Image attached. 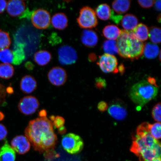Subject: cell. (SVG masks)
<instances>
[{
	"label": "cell",
	"instance_id": "5",
	"mask_svg": "<svg viewBox=\"0 0 161 161\" xmlns=\"http://www.w3.org/2000/svg\"><path fill=\"white\" fill-rule=\"evenodd\" d=\"M77 22L78 25L82 29H92L98 25L95 11L88 6L83 7L80 9Z\"/></svg>",
	"mask_w": 161,
	"mask_h": 161
},
{
	"label": "cell",
	"instance_id": "13",
	"mask_svg": "<svg viewBox=\"0 0 161 161\" xmlns=\"http://www.w3.org/2000/svg\"><path fill=\"white\" fill-rule=\"evenodd\" d=\"M25 2L19 0H12L8 2L7 4V12L9 14L13 17L19 16L25 11Z\"/></svg>",
	"mask_w": 161,
	"mask_h": 161
},
{
	"label": "cell",
	"instance_id": "16",
	"mask_svg": "<svg viewBox=\"0 0 161 161\" xmlns=\"http://www.w3.org/2000/svg\"><path fill=\"white\" fill-rule=\"evenodd\" d=\"M108 113L114 119L118 120L124 119L127 114L125 108L119 102L112 104L108 108Z\"/></svg>",
	"mask_w": 161,
	"mask_h": 161
},
{
	"label": "cell",
	"instance_id": "47",
	"mask_svg": "<svg viewBox=\"0 0 161 161\" xmlns=\"http://www.w3.org/2000/svg\"><path fill=\"white\" fill-rule=\"evenodd\" d=\"M5 118V115L3 112L0 111V121L3 120Z\"/></svg>",
	"mask_w": 161,
	"mask_h": 161
},
{
	"label": "cell",
	"instance_id": "10",
	"mask_svg": "<svg viewBox=\"0 0 161 161\" xmlns=\"http://www.w3.org/2000/svg\"><path fill=\"white\" fill-rule=\"evenodd\" d=\"M47 76L50 83L57 86L64 85L67 79V74L65 70L59 66L52 68Z\"/></svg>",
	"mask_w": 161,
	"mask_h": 161
},
{
	"label": "cell",
	"instance_id": "32",
	"mask_svg": "<svg viewBox=\"0 0 161 161\" xmlns=\"http://www.w3.org/2000/svg\"><path fill=\"white\" fill-rule=\"evenodd\" d=\"M161 107L160 103H158L155 106L152 110V115L153 118L155 120L161 122Z\"/></svg>",
	"mask_w": 161,
	"mask_h": 161
},
{
	"label": "cell",
	"instance_id": "39",
	"mask_svg": "<svg viewBox=\"0 0 161 161\" xmlns=\"http://www.w3.org/2000/svg\"><path fill=\"white\" fill-rule=\"evenodd\" d=\"M98 108L100 111L104 112L108 109V105L107 103L105 102H101L98 103Z\"/></svg>",
	"mask_w": 161,
	"mask_h": 161
},
{
	"label": "cell",
	"instance_id": "23",
	"mask_svg": "<svg viewBox=\"0 0 161 161\" xmlns=\"http://www.w3.org/2000/svg\"><path fill=\"white\" fill-rule=\"evenodd\" d=\"M131 1L128 0H116L113 2V9L119 15L126 13L130 9Z\"/></svg>",
	"mask_w": 161,
	"mask_h": 161
},
{
	"label": "cell",
	"instance_id": "49",
	"mask_svg": "<svg viewBox=\"0 0 161 161\" xmlns=\"http://www.w3.org/2000/svg\"><path fill=\"white\" fill-rule=\"evenodd\" d=\"M153 161H161V158H157V159H155Z\"/></svg>",
	"mask_w": 161,
	"mask_h": 161
},
{
	"label": "cell",
	"instance_id": "12",
	"mask_svg": "<svg viewBox=\"0 0 161 161\" xmlns=\"http://www.w3.org/2000/svg\"><path fill=\"white\" fill-rule=\"evenodd\" d=\"M138 157L140 161H153L160 158L161 144L158 142L153 147L147 149L141 152Z\"/></svg>",
	"mask_w": 161,
	"mask_h": 161
},
{
	"label": "cell",
	"instance_id": "44",
	"mask_svg": "<svg viewBox=\"0 0 161 161\" xmlns=\"http://www.w3.org/2000/svg\"><path fill=\"white\" fill-rule=\"evenodd\" d=\"M89 60L90 61H94L96 59V56L95 55H94V54H90L89 56Z\"/></svg>",
	"mask_w": 161,
	"mask_h": 161
},
{
	"label": "cell",
	"instance_id": "41",
	"mask_svg": "<svg viewBox=\"0 0 161 161\" xmlns=\"http://www.w3.org/2000/svg\"><path fill=\"white\" fill-rule=\"evenodd\" d=\"M147 81L150 84H152V85L158 87V86L156 85V80L154 78L150 77H148L147 79Z\"/></svg>",
	"mask_w": 161,
	"mask_h": 161
},
{
	"label": "cell",
	"instance_id": "40",
	"mask_svg": "<svg viewBox=\"0 0 161 161\" xmlns=\"http://www.w3.org/2000/svg\"><path fill=\"white\" fill-rule=\"evenodd\" d=\"M7 2L4 0H0V14L3 13L7 8Z\"/></svg>",
	"mask_w": 161,
	"mask_h": 161
},
{
	"label": "cell",
	"instance_id": "7",
	"mask_svg": "<svg viewBox=\"0 0 161 161\" xmlns=\"http://www.w3.org/2000/svg\"><path fill=\"white\" fill-rule=\"evenodd\" d=\"M51 17L47 10L39 9L34 11L31 17L32 24L35 27L39 29H45L49 27Z\"/></svg>",
	"mask_w": 161,
	"mask_h": 161
},
{
	"label": "cell",
	"instance_id": "37",
	"mask_svg": "<svg viewBox=\"0 0 161 161\" xmlns=\"http://www.w3.org/2000/svg\"><path fill=\"white\" fill-rule=\"evenodd\" d=\"M8 130L3 125L0 124V141L3 140L7 137Z\"/></svg>",
	"mask_w": 161,
	"mask_h": 161
},
{
	"label": "cell",
	"instance_id": "28",
	"mask_svg": "<svg viewBox=\"0 0 161 161\" xmlns=\"http://www.w3.org/2000/svg\"><path fill=\"white\" fill-rule=\"evenodd\" d=\"M11 44V38L9 34L0 30V51L9 49Z\"/></svg>",
	"mask_w": 161,
	"mask_h": 161
},
{
	"label": "cell",
	"instance_id": "17",
	"mask_svg": "<svg viewBox=\"0 0 161 161\" xmlns=\"http://www.w3.org/2000/svg\"><path fill=\"white\" fill-rule=\"evenodd\" d=\"M16 153L5 141V144L0 148V161H15Z\"/></svg>",
	"mask_w": 161,
	"mask_h": 161
},
{
	"label": "cell",
	"instance_id": "11",
	"mask_svg": "<svg viewBox=\"0 0 161 161\" xmlns=\"http://www.w3.org/2000/svg\"><path fill=\"white\" fill-rule=\"evenodd\" d=\"M11 145L15 152L19 154H24L30 150L31 143L25 136H18L12 140Z\"/></svg>",
	"mask_w": 161,
	"mask_h": 161
},
{
	"label": "cell",
	"instance_id": "24",
	"mask_svg": "<svg viewBox=\"0 0 161 161\" xmlns=\"http://www.w3.org/2000/svg\"><path fill=\"white\" fill-rule=\"evenodd\" d=\"M160 51L158 45L148 43L144 45L143 54L148 59H153L157 57Z\"/></svg>",
	"mask_w": 161,
	"mask_h": 161
},
{
	"label": "cell",
	"instance_id": "48",
	"mask_svg": "<svg viewBox=\"0 0 161 161\" xmlns=\"http://www.w3.org/2000/svg\"><path fill=\"white\" fill-rule=\"evenodd\" d=\"M161 21V15H159L158 17V22H160Z\"/></svg>",
	"mask_w": 161,
	"mask_h": 161
},
{
	"label": "cell",
	"instance_id": "9",
	"mask_svg": "<svg viewBox=\"0 0 161 161\" xmlns=\"http://www.w3.org/2000/svg\"><path fill=\"white\" fill-rule=\"evenodd\" d=\"M59 63L62 65H70L74 64L77 59V54L75 49L71 46H62L58 50Z\"/></svg>",
	"mask_w": 161,
	"mask_h": 161
},
{
	"label": "cell",
	"instance_id": "33",
	"mask_svg": "<svg viewBox=\"0 0 161 161\" xmlns=\"http://www.w3.org/2000/svg\"><path fill=\"white\" fill-rule=\"evenodd\" d=\"M52 123L55 128L58 129L64 126L65 120L64 118L60 116H56Z\"/></svg>",
	"mask_w": 161,
	"mask_h": 161
},
{
	"label": "cell",
	"instance_id": "42",
	"mask_svg": "<svg viewBox=\"0 0 161 161\" xmlns=\"http://www.w3.org/2000/svg\"><path fill=\"white\" fill-rule=\"evenodd\" d=\"M155 7L157 11H161V1H155Z\"/></svg>",
	"mask_w": 161,
	"mask_h": 161
},
{
	"label": "cell",
	"instance_id": "8",
	"mask_svg": "<svg viewBox=\"0 0 161 161\" xmlns=\"http://www.w3.org/2000/svg\"><path fill=\"white\" fill-rule=\"evenodd\" d=\"M97 64L104 73H116L118 72V60L114 55L104 54L100 56Z\"/></svg>",
	"mask_w": 161,
	"mask_h": 161
},
{
	"label": "cell",
	"instance_id": "30",
	"mask_svg": "<svg viewBox=\"0 0 161 161\" xmlns=\"http://www.w3.org/2000/svg\"><path fill=\"white\" fill-rule=\"evenodd\" d=\"M148 132L155 139L158 140L160 139L161 135L160 123L158 122L153 124L148 123Z\"/></svg>",
	"mask_w": 161,
	"mask_h": 161
},
{
	"label": "cell",
	"instance_id": "36",
	"mask_svg": "<svg viewBox=\"0 0 161 161\" xmlns=\"http://www.w3.org/2000/svg\"><path fill=\"white\" fill-rule=\"evenodd\" d=\"M107 86L106 80L102 78H97L96 79V86L99 89L105 88Z\"/></svg>",
	"mask_w": 161,
	"mask_h": 161
},
{
	"label": "cell",
	"instance_id": "1",
	"mask_svg": "<svg viewBox=\"0 0 161 161\" xmlns=\"http://www.w3.org/2000/svg\"><path fill=\"white\" fill-rule=\"evenodd\" d=\"M25 133L35 150L40 153L53 150L57 143L53 124L46 117L30 121Z\"/></svg>",
	"mask_w": 161,
	"mask_h": 161
},
{
	"label": "cell",
	"instance_id": "34",
	"mask_svg": "<svg viewBox=\"0 0 161 161\" xmlns=\"http://www.w3.org/2000/svg\"><path fill=\"white\" fill-rule=\"evenodd\" d=\"M7 90L5 86L0 83V105L3 104L5 102Z\"/></svg>",
	"mask_w": 161,
	"mask_h": 161
},
{
	"label": "cell",
	"instance_id": "45",
	"mask_svg": "<svg viewBox=\"0 0 161 161\" xmlns=\"http://www.w3.org/2000/svg\"><path fill=\"white\" fill-rule=\"evenodd\" d=\"M118 70H119L121 74H123L125 71V68L122 64L120 65L119 67V69H118Z\"/></svg>",
	"mask_w": 161,
	"mask_h": 161
},
{
	"label": "cell",
	"instance_id": "35",
	"mask_svg": "<svg viewBox=\"0 0 161 161\" xmlns=\"http://www.w3.org/2000/svg\"><path fill=\"white\" fill-rule=\"evenodd\" d=\"M138 2L141 7L144 8H148L154 5L155 1H138Z\"/></svg>",
	"mask_w": 161,
	"mask_h": 161
},
{
	"label": "cell",
	"instance_id": "29",
	"mask_svg": "<svg viewBox=\"0 0 161 161\" xmlns=\"http://www.w3.org/2000/svg\"><path fill=\"white\" fill-rule=\"evenodd\" d=\"M151 41L154 44H158L161 42V29L156 27L150 28L149 36Z\"/></svg>",
	"mask_w": 161,
	"mask_h": 161
},
{
	"label": "cell",
	"instance_id": "20",
	"mask_svg": "<svg viewBox=\"0 0 161 161\" xmlns=\"http://www.w3.org/2000/svg\"><path fill=\"white\" fill-rule=\"evenodd\" d=\"M34 60L38 65L44 66L49 64L52 59L51 54L47 50H42L36 52Z\"/></svg>",
	"mask_w": 161,
	"mask_h": 161
},
{
	"label": "cell",
	"instance_id": "2",
	"mask_svg": "<svg viewBox=\"0 0 161 161\" xmlns=\"http://www.w3.org/2000/svg\"><path fill=\"white\" fill-rule=\"evenodd\" d=\"M117 43L119 53L123 58L138 59L143 53L144 43L137 39L132 31L121 30Z\"/></svg>",
	"mask_w": 161,
	"mask_h": 161
},
{
	"label": "cell",
	"instance_id": "25",
	"mask_svg": "<svg viewBox=\"0 0 161 161\" xmlns=\"http://www.w3.org/2000/svg\"><path fill=\"white\" fill-rule=\"evenodd\" d=\"M111 10L110 6L106 3H103L98 5L96 10V15L99 19L106 21L109 19L111 16Z\"/></svg>",
	"mask_w": 161,
	"mask_h": 161
},
{
	"label": "cell",
	"instance_id": "18",
	"mask_svg": "<svg viewBox=\"0 0 161 161\" xmlns=\"http://www.w3.org/2000/svg\"><path fill=\"white\" fill-rule=\"evenodd\" d=\"M52 25L55 29L63 30L67 27L68 19L67 16L63 13H58L53 16L51 19Z\"/></svg>",
	"mask_w": 161,
	"mask_h": 161
},
{
	"label": "cell",
	"instance_id": "22",
	"mask_svg": "<svg viewBox=\"0 0 161 161\" xmlns=\"http://www.w3.org/2000/svg\"><path fill=\"white\" fill-rule=\"evenodd\" d=\"M120 33L121 30L119 28L114 25H107L103 30V34L104 37L110 40L117 39Z\"/></svg>",
	"mask_w": 161,
	"mask_h": 161
},
{
	"label": "cell",
	"instance_id": "4",
	"mask_svg": "<svg viewBox=\"0 0 161 161\" xmlns=\"http://www.w3.org/2000/svg\"><path fill=\"white\" fill-rule=\"evenodd\" d=\"M61 144L66 152L72 154L81 152L84 147V142L81 137L71 133L62 136Z\"/></svg>",
	"mask_w": 161,
	"mask_h": 161
},
{
	"label": "cell",
	"instance_id": "21",
	"mask_svg": "<svg viewBox=\"0 0 161 161\" xmlns=\"http://www.w3.org/2000/svg\"><path fill=\"white\" fill-rule=\"evenodd\" d=\"M132 32L135 37L141 42L145 41L148 39V28L143 24H139Z\"/></svg>",
	"mask_w": 161,
	"mask_h": 161
},
{
	"label": "cell",
	"instance_id": "26",
	"mask_svg": "<svg viewBox=\"0 0 161 161\" xmlns=\"http://www.w3.org/2000/svg\"><path fill=\"white\" fill-rule=\"evenodd\" d=\"M102 47L106 54L114 55L119 53L117 43L115 40H106L103 44Z\"/></svg>",
	"mask_w": 161,
	"mask_h": 161
},
{
	"label": "cell",
	"instance_id": "15",
	"mask_svg": "<svg viewBox=\"0 0 161 161\" xmlns=\"http://www.w3.org/2000/svg\"><path fill=\"white\" fill-rule=\"evenodd\" d=\"M81 41L84 46L88 47H93L97 44L98 37L93 30L86 29L82 32Z\"/></svg>",
	"mask_w": 161,
	"mask_h": 161
},
{
	"label": "cell",
	"instance_id": "31",
	"mask_svg": "<svg viewBox=\"0 0 161 161\" xmlns=\"http://www.w3.org/2000/svg\"><path fill=\"white\" fill-rule=\"evenodd\" d=\"M14 59L13 52L9 49L0 51V60L4 64H9L13 62Z\"/></svg>",
	"mask_w": 161,
	"mask_h": 161
},
{
	"label": "cell",
	"instance_id": "6",
	"mask_svg": "<svg viewBox=\"0 0 161 161\" xmlns=\"http://www.w3.org/2000/svg\"><path fill=\"white\" fill-rule=\"evenodd\" d=\"M39 105V101L35 96H26L19 101L18 108L21 113L30 115L35 113Z\"/></svg>",
	"mask_w": 161,
	"mask_h": 161
},
{
	"label": "cell",
	"instance_id": "19",
	"mask_svg": "<svg viewBox=\"0 0 161 161\" xmlns=\"http://www.w3.org/2000/svg\"><path fill=\"white\" fill-rule=\"evenodd\" d=\"M138 21L137 18L131 14H127L123 16L121 24L125 30L127 31H132L138 25Z\"/></svg>",
	"mask_w": 161,
	"mask_h": 161
},
{
	"label": "cell",
	"instance_id": "43",
	"mask_svg": "<svg viewBox=\"0 0 161 161\" xmlns=\"http://www.w3.org/2000/svg\"><path fill=\"white\" fill-rule=\"evenodd\" d=\"M58 133L60 134H64L66 131V128L65 126L62 127L58 129Z\"/></svg>",
	"mask_w": 161,
	"mask_h": 161
},
{
	"label": "cell",
	"instance_id": "14",
	"mask_svg": "<svg viewBox=\"0 0 161 161\" xmlns=\"http://www.w3.org/2000/svg\"><path fill=\"white\" fill-rule=\"evenodd\" d=\"M20 87L23 93H31L37 88V82L33 76L26 75L22 78L20 82Z\"/></svg>",
	"mask_w": 161,
	"mask_h": 161
},
{
	"label": "cell",
	"instance_id": "3",
	"mask_svg": "<svg viewBox=\"0 0 161 161\" xmlns=\"http://www.w3.org/2000/svg\"><path fill=\"white\" fill-rule=\"evenodd\" d=\"M158 92L157 86L144 80L132 86L130 95L132 101L142 107L155 97Z\"/></svg>",
	"mask_w": 161,
	"mask_h": 161
},
{
	"label": "cell",
	"instance_id": "46",
	"mask_svg": "<svg viewBox=\"0 0 161 161\" xmlns=\"http://www.w3.org/2000/svg\"><path fill=\"white\" fill-rule=\"evenodd\" d=\"M46 112L45 110H42L39 113V115L41 117H45L46 116Z\"/></svg>",
	"mask_w": 161,
	"mask_h": 161
},
{
	"label": "cell",
	"instance_id": "38",
	"mask_svg": "<svg viewBox=\"0 0 161 161\" xmlns=\"http://www.w3.org/2000/svg\"><path fill=\"white\" fill-rule=\"evenodd\" d=\"M123 16L121 15H115L114 11L112 10L111 13L110 18L114 23L117 24H119V22L121 21Z\"/></svg>",
	"mask_w": 161,
	"mask_h": 161
},
{
	"label": "cell",
	"instance_id": "27",
	"mask_svg": "<svg viewBox=\"0 0 161 161\" xmlns=\"http://www.w3.org/2000/svg\"><path fill=\"white\" fill-rule=\"evenodd\" d=\"M14 73V69L13 65L9 64H0V77L8 79L13 77Z\"/></svg>",
	"mask_w": 161,
	"mask_h": 161
}]
</instances>
